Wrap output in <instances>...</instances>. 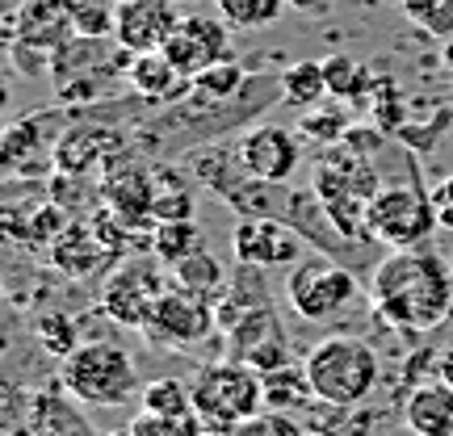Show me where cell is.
<instances>
[{
  "instance_id": "1",
  "label": "cell",
  "mask_w": 453,
  "mask_h": 436,
  "mask_svg": "<svg viewBox=\"0 0 453 436\" xmlns=\"http://www.w3.org/2000/svg\"><path fill=\"white\" fill-rule=\"evenodd\" d=\"M373 302L390 327H437L453 315V273L428 248H395L373 269Z\"/></svg>"
},
{
  "instance_id": "2",
  "label": "cell",
  "mask_w": 453,
  "mask_h": 436,
  "mask_svg": "<svg viewBox=\"0 0 453 436\" xmlns=\"http://www.w3.org/2000/svg\"><path fill=\"white\" fill-rule=\"evenodd\" d=\"M59 386L88 407H127L139 394L134 356L113 340H88L59 361Z\"/></svg>"
},
{
  "instance_id": "3",
  "label": "cell",
  "mask_w": 453,
  "mask_h": 436,
  "mask_svg": "<svg viewBox=\"0 0 453 436\" xmlns=\"http://www.w3.org/2000/svg\"><path fill=\"white\" fill-rule=\"evenodd\" d=\"M194 411L202 428L214 432H235L243 420H252L265 411V373H257L243 361H211L194 373L189 382Z\"/></svg>"
},
{
  "instance_id": "4",
  "label": "cell",
  "mask_w": 453,
  "mask_h": 436,
  "mask_svg": "<svg viewBox=\"0 0 453 436\" xmlns=\"http://www.w3.org/2000/svg\"><path fill=\"white\" fill-rule=\"evenodd\" d=\"M311 394L327 407H357L378 386V353L361 336H327L307 356Z\"/></svg>"
},
{
  "instance_id": "5",
  "label": "cell",
  "mask_w": 453,
  "mask_h": 436,
  "mask_svg": "<svg viewBox=\"0 0 453 436\" xmlns=\"http://www.w3.org/2000/svg\"><path fill=\"white\" fill-rule=\"evenodd\" d=\"M433 226H441L433 194H424L416 180L382 185L365 206V231L373 240L390 243V248H416L433 235Z\"/></svg>"
},
{
  "instance_id": "6",
  "label": "cell",
  "mask_w": 453,
  "mask_h": 436,
  "mask_svg": "<svg viewBox=\"0 0 453 436\" xmlns=\"http://www.w3.org/2000/svg\"><path fill=\"white\" fill-rule=\"evenodd\" d=\"M357 277L332 256H303L286 277V298L298 319L307 324H327L357 298Z\"/></svg>"
},
{
  "instance_id": "7",
  "label": "cell",
  "mask_w": 453,
  "mask_h": 436,
  "mask_svg": "<svg viewBox=\"0 0 453 436\" xmlns=\"http://www.w3.org/2000/svg\"><path fill=\"white\" fill-rule=\"evenodd\" d=\"M219 327V315H214V302L202 298V294H189L173 286V290L160 294V302L151 307L147 324L139 327L156 348H194Z\"/></svg>"
},
{
  "instance_id": "8",
  "label": "cell",
  "mask_w": 453,
  "mask_h": 436,
  "mask_svg": "<svg viewBox=\"0 0 453 436\" xmlns=\"http://www.w3.org/2000/svg\"><path fill=\"white\" fill-rule=\"evenodd\" d=\"M226 356L252 365L257 373H273L290 365V340L269 302L252 307L235 319V327H226Z\"/></svg>"
},
{
  "instance_id": "9",
  "label": "cell",
  "mask_w": 453,
  "mask_h": 436,
  "mask_svg": "<svg viewBox=\"0 0 453 436\" xmlns=\"http://www.w3.org/2000/svg\"><path fill=\"white\" fill-rule=\"evenodd\" d=\"M231 252L235 264L248 269H286L303 260V240L294 235V226L286 218H269V214H252L243 223L231 226Z\"/></svg>"
},
{
  "instance_id": "10",
  "label": "cell",
  "mask_w": 453,
  "mask_h": 436,
  "mask_svg": "<svg viewBox=\"0 0 453 436\" xmlns=\"http://www.w3.org/2000/svg\"><path fill=\"white\" fill-rule=\"evenodd\" d=\"M164 55L173 59L185 80H197L206 67L231 59V38H226V21L211 13H185L173 38L164 42Z\"/></svg>"
},
{
  "instance_id": "11",
  "label": "cell",
  "mask_w": 453,
  "mask_h": 436,
  "mask_svg": "<svg viewBox=\"0 0 453 436\" xmlns=\"http://www.w3.org/2000/svg\"><path fill=\"white\" fill-rule=\"evenodd\" d=\"M180 0H118L113 4V42L127 55H147V50H164L180 26Z\"/></svg>"
},
{
  "instance_id": "12",
  "label": "cell",
  "mask_w": 453,
  "mask_h": 436,
  "mask_svg": "<svg viewBox=\"0 0 453 436\" xmlns=\"http://www.w3.org/2000/svg\"><path fill=\"white\" fill-rule=\"evenodd\" d=\"M235 151H240L243 172L257 180V185H286L303 168V147L294 139V130L277 126V122L252 126L240 139Z\"/></svg>"
},
{
  "instance_id": "13",
  "label": "cell",
  "mask_w": 453,
  "mask_h": 436,
  "mask_svg": "<svg viewBox=\"0 0 453 436\" xmlns=\"http://www.w3.org/2000/svg\"><path fill=\"white\" fill-rule=\"evenodd\" d=\"M164 290H168V286H164V277L156 273L151 264H122V269H113L110 281L101 286V310H105L118 327H143Z\"/></svg>"
},
{
  "instance_id": "14",
  "label": "cell",
  "mask_w": 453,
  "mask_h": 436,
  "mask_svg": "<svg viewBox=\"0 0 453 436\" xmlns=\"http://www.w3.org/2000/svg\"><path fill=\"white\" fill-rule=\"evenodd\" d=\"M67 390H38L26 411V436H97L93 424L84 420V411L76 403H67Z\"/></svg>"
},
{
  "instance_id": "15",
  "label": "cell",
  "mask_w": 453,
  "mask_h": 436,
  "mask_svg": "<svg viewBox=\"0 0 453 436\" xmlns=\"http://www.w3.org/2000/svg\"><path fill=\"white\" fill-rule=\"evenodd\" d=\"M403 424L411 436H453V386L445 382H420L407 394Z\"/></svg>"
},
{
  "instance_id": "16",
  "label": "cell",
  "mask_w": 453,
  "mask_h": 436,
  "mask_svg": "<svg viewBox=\"0 0 453 436\" xmlns=\"http://www.w3.org/2000/svg\"><path fill=\"white\" fill-rule=\"evenodd\" d=\"M127 80H130V88H134L143 101H173V97H180V93L194 84V80H185L177 67H173V59H168L164 50L130 55Z\"/></svg>"
},
{
  "instance_id": "17",
  "label": "cell",
  "mask_w": 453,
  "mask_h": 436,
  "mask_svg": "<svg viewBox=\"0 0 453 436\" xmlns=\"http://www.w3.org/2000/svg\"><path fill=\"white\" fill-rule=\"evenodd\" d=\"M113 147H118V134L105 126H76V130H64V139L55 143V168L59 172H88L97 160H105Z\"/></svg>"
},
{
  "instance_id": "18",
  "label": "cell",
  "mask_w": 453,
  "mask_h": 436,
  "mask_svg": "<svg viewBox=\"0 0 453 436\" xmlns=\"http://www.w3.org/2000/svg\"><path fill=\"white\" fill-rule=\"evenodd\" d=\"M110 210H113V218H118L122 226L156 223V189H151L147 172L127 168L122 177L110 180Z\"/></svg>"
},
{
  "instance_id": "19",
  "label": "cell",
  "mask_w": 453,
  "mask_h": 436,
  "mask_svg": "<svg viewBox=\"0 0 453 436\" xmlns=\"http://www.w3.org/2000/svg\"><path fill=\"white\" fill-rule=\"evenodd\" d=\"M50 256H55V264H59V273H72V277H84V273H93V269L105 264L101 235H88L84 226H67Z\"/></svg>"
},
{
  "instance_id": "20",
  "label": "cell",
  "mask_w": 453,
  "mask_h": 436,
  "mask_svg": "<svg viewBox=\"0 0 453 436\" xmlns=\"http://www.w3.org/2000/svg\"><path fill=\"white\" fill-rule=\"evenodd\" d=\"M194 252H206L202 248V226L197 218H180V223H156V235H151V256L164 260L168 269L180 264Z\"/></svg>"
},
{
  "instance_id": "21",
  "label": "cell",
  "mask_w": 453,
  "mask_h": 436,
  "mask_svg": "<svg viewBox=\"0 0 453 436\" xmlns=\"http://www.w3.org/2000/svg\"><path fill=\"white\" fill-rule=\"evenodd\" d=\"M139 407L151 411V416H168V420H189L194 411V394H189V382H177V378H156L139 390Z\"/></svg>"
},
{
  "instance_id": "22",
  "label": "cell",
  "mask_w": 453,
  "mask_h": 436,
  "mask_svg": "<svg viewBox=\"0 0 453 436\" xmlns=\"http://www.w3.org/2000/svg\"><path fill=\"white\" fill-rule=\"evenodd\" d=\"M281 97L290 101V105H303V110H315L319 101L327 97V76H324V64H315V59H303V64H290L281 72Z\"/></svg>"
},
{
  "instance_id": "23",
  "label": "cell",
  "mask_w": 453,
  "mask_h": 436,
  "mask_svg": "<svg viewBox=\"0 0 453 436\" xmlns=\"http://www.w3.org/2000/svg\"><path fill=\"white\" fill-rule=\"evenodd\" d=\"M324 76H327V97L336 101H361L365 93H373L370 84V67H361L353 55H327L324 59Z\"/></svg>"
},
{
  "instance_id": "24",
  "label": "cell",
  "mask_w": 453,
  "mask_h": 436,
  "mask_svg": "<svg viewBox=\"0 0 453 436\" xmlns=\"http://www.w3.org/2000/svg\"><path fill=\"white\" fill-rule=\"evenodd\" d=\"M223 264L211 256V252H194V256H185L180 264H173V286L189 294H202V298H211L223 290Z\"/></svg>"
},
{
  "instance_id": "25",
  "label": "cell",
  "mask_w": 453,
  "mask_h": 436,
  "mask_svg": "<svg viewBox=\"0 0 453 436\" xmlns=\"http://www.w3.org/2000/svg\"><path fill=\"white\" fill-rule=\"evenodd\" d=\"M286 4H290V0H214L219 17H223L226 26H235V30H260V26H273Z\"/></svg>"
},
{
  "instance_id": "26",
  "label": "cell",
  "mask_w": 453,
  "mask_h": 436,
  "mask_svg": "<svg viewBox=\"0 0 453 436\" xmlns=\"http://www.w3.org/2000/svg\"><path fill=\"white\" fill-rule=\"evenodd\" d=\"M303 394H311L303 365H286V370L265 373V403H269V411H286V407L303 403Z\"/></svg>"
},
{
  "instance_id": "27",
  "label": "cell",
  "mask_w": 453,
  "mask_h": 436,
  "mask_svg": "<svg viewBox=\"0 0 453 436\" xmlns=\"http://www.w3.org/2000/svg\"><path fill=\"white\" fill-rule=\"evenodd\" d=\"M34 336H38V344H42L50 356H59V361L81 348V332H76V324L67 319L64 310H47V315H38Z\"/></svg>"
},
{
  "instance_id": "28",
  "label": "cell",
  "mask_w": 453,
  "mask_h": 436,
  "mask_svg": "<svg viewBox=\"0 0 453 436\" xmlns=\"http://www.w3.org/2000/svg\"><path fill=\"white\" fill-rule=\"evenodd\" d=\"M240 84H243L240 64H235V59H223V64L206 67V72L194 80V88L197 93H206L211 101H226V97H235V93H240Z\"/></svg>"
},
{
  "instance_id": "29",
  "label": "cell",
  "mask_w": 453,
  "mask_h": 436,
  "mask_svg": "<svg viewBox=\"0 0 453 436\" xmlns=\"http://www.w3.org/2000/svg\"><path fill=\"white\" fill-rule=\"evenodd\" d=\"M349 118H344V110H336V101L332 105H315V110L303 113V126H298V134H311V139H324V143H332V139H344L349 134Z\"/></svg>"
},
{
  "instance_id": "30",
  "label": "cell",
  "mask_w": 453,
  "mask_h": 436,
  "mask_svg": "<svg viewBox=\"0 0 453 436\" xmlns=\"http://www.w3.org/2000/svg\"><path fill=\"white\" fill-rule=\"evenodd\" d=\"M231 436H307V428L298 420H290L286 411H260V416H252V420H243L240 428Z\"/></svg>"
},
{
  "instance_id": "31",
  "label": "cell",
  "mask_w": 453,
  "mask_h": 436,
  "mask_svg": "<svg viewBox=\"0 0 453 436\" xmlns=\"http://www.w3.org/2000/svg\"><path fill=\"white\" fill-rule=\"evenodd\" d=\"M180 218H194V202L185 189L177 194H156V223H180Z\"/></svg>"
},
{
  "instance_id": "32",
  "label": "cell",
  "mask_w": 453,
  "mask_h": 436,
  "mask_svg": "<svg viewBox=\"0 0 453 436\" xmlns=\"http://www.w3.org/2000/svg\"><path fill=\"white\" fill-rule=\"evenodd\" d=\"M433 206H437V223L453 231V177H445L437 189H433Z\"/></svg>"
},
{
  "instance_id": "33",
  "label": "cell",
  "mask_w": 453,
  "mask_h": 436,
  "mask_svg": "<svg viewBox=\"0 0 453 436\" xmlns=\"http://www.w3.org/2000/svg\"><path fill=\"white\" fill-rule=\"evenodd\" d=\"M437 378L445 382V386H453V344L437 353Z\"/></svg>"
},
{
  "instance_id": "34",
  "label": "cell",
  "mask_w": 453,
  "mask_h": 436,
  "mask_svg": "<svg viewBox=\"0 0 453 436\" xmlns=\"http://www.w3.org/2000/svg\"><path fill=\"white\" fill-rule=\"evenodd\" d=\"M294 9H303V13H324L327 0H290Z\"/></svg>"
},
{
  "instance_id": "35",
  "label": "cell",
  "mask_w": 453,
  "mask_h": 436,
  "mask_svg": "<svg viewBox=\"0 0 453 436\" xmlns=\"http://www.w3.org/2000/svg\"><path fill=\"white\" fill-rule=\"evenodd\" d=\"M101 436H134L130 428H113V432H101Z\"/></svg>"
},
{
  "instance_id": "36",
  "label": "cell",
  "mask_w": 453,
  "mask_h": 436,
  "mask_svg": "<svg viewBox=\"0 0 453 436\" xmlns=\"http://www.w3.org/2000/svg\"><path fill=\"white\" fill-rule=\"evenodd\" d=\"M197 436H231V432H214V428H202Z\"/></svg>"
},
{
  "instance_id": "37",
  "label": "cell",
  "mask_w": 453,
  "mask_h": 436,
  "mask_svg": "<svg viewBox=\"0 0 453 436\" xmlns=\"http://www.w3.org/2000/svg\"><path fill=\"white\" fill-rule=\"evenodd\" d=\"M445 59H449V67H453V47H449V55H445Z\"/></svg>"
}]
</instances>
